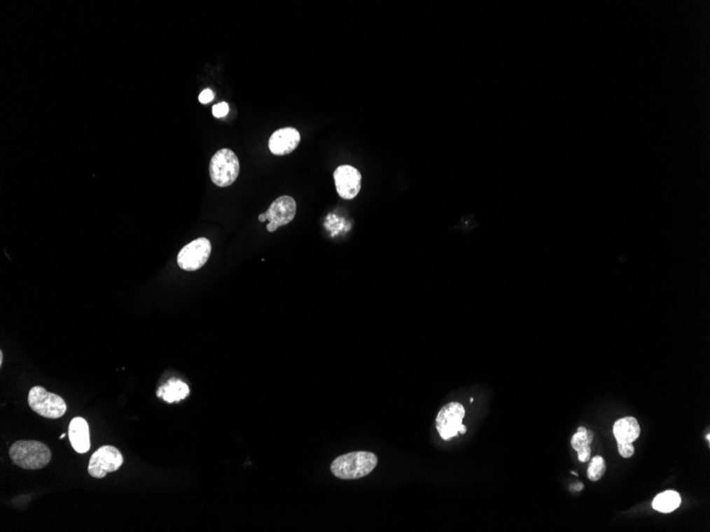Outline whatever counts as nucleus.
<instances>
[{"mask_svg": "<svg viewBox=\"0 0 710 532\" xmlns=\"http://www.w3.org/2000/svg\"><path fill=\"white\" fill-rule=\"evenodd\" d=\"M4 363V354L3 352H0V365H3Z\"/></svg>", "mask_w": 710, "mask_h": 532, "instance_id": "obj_21", "label": "nucleus"}, {"mask_svg": "<svg viewBox=\"0 0 710 532\" xmlns=\"http://www.w3.org/2000/svg\"><path fill=\"white\" fill-rule=\"evenodd\" d=\"M229 110L230 108L228 104H225V102H221V104H217L213 106V115H214V117H216V118H221V117H225V115L229 113Z\"/></svg>", "mask_w": 710, "mask_h": 532, "instance_id": "obj_18", "label": "nucleus"}, {"mask_svg": "<svg viewBox=\"0 0 710 532\" xmlns=\"http://www.w3.org/2000/svg\"><path fill=\"white\" fill-rule=\"evenodd\" d=\"M12 462L25 470H41L49 464L51 451L47 445L39 441H18L10 447Z\"/></svg>", "mask_w": 710, "mask_h": 532, "instance_id": "obj_2", "label": "nucleus"}, {"mask_svg": "<svg viewBox=\"0 0 710 532\" xmlns=\"http://www.w3.org/2000/svg\"><path fill=\"white\" fill-rule=\"evenodd\" d=\"M682 503V498L675 491H664L654 498L652 506L658 512L670 513L676 510Z\"/></svg>", "mask_w": 710, "mask_h": 532, "instance_id": "obj_15", "label": "nucleus"}, {"mask_svg": "<svg viewBox=\"0 0 710 532\" xmlns=\"http://www.w3.org/2000/svg\"><path fill=\"white\" fill-rule=\"evenodd\" d=\"M297 213V203L295 199L289 196L279 197L270 205L266 213L258 216V221L265 223L270 221L267 231L270 233L277 231L280 227L288 225L293 220Z\"/></svg>", "mask_w": 710, "mask_h": 532, "instance_id": "obj_5", "label": "nucleus"}, {"mask_svg": "<svg viewBox=\"0 0 710 532\" xmlns=\"http://www.w3.org/2000/svg\"><path fill=\"white\" fill-rule=\"evenodd\" d=\"M213 99H214V92H213L212 90H209V88L208 90H203L200 95H199V102L203 104H209V102H212Z\"/></svg>", "mask_w": 710, "mask_h": 532, "instance_id": "obj_19", "label": "nucleus"}, {"mask_svg": "<svg viewBox=\"0 0 710 532\" xmlns=\"http://www.w3.org/2000/svg\"><path fill=\"white\" fill-rule=\"evenodd\" d=\"M613 435L618 443H633L640 435L639 423L632 416L620 419L613 425Z\"/></svg>", "mask_w": 710, "mask_h": 532, "instance_id": "obj_12", "label": "nucleus"}, {"mask_svg": "<svg viewBox=\"0 0 710 532\" xmlns=\"http://www.w3.org/2000/svg\"><path fill=\"white\" fill-rule=\"evenodd\" d=\"M69 438L71 447L77 453L85 454L91 449L90 427L83 418H75L71 421Z\"/></svg>", "mask_w": 710, "mask_h": 532, "instance_id": "obj_11", "label": "nucleus"}, {"mask_svg": "<svg viewBox=\"0 0 710 532\" xmlns=\"http://www.w3.org/2000/svg\"><path fill=\"white\" fill-rule=\"evenodd\" d=\"M377 464L375 454L354 451L336 458L331 464V472L340 479H360L369 475Z\"/></svg>", "mask_w": 710, "mask_h": 532, "instance_id": "obj_1", "label": "nucleus"}, {"mask_svg": "<svg viewBox=\"0 0 710 532\" xmlns=\"http://www.w3.org/2000/svg\"><path fill=\"white\" fill-rule=\"evenodd\" d=\"M594 433L585 427H578V431L572 437L571 445L578 451V458L580 462H587L590 459V444L594 441Z\"/></svg>", "mask_w": 710, "mask_h": 532, "instance_id": "obj_14", "label": "nucleus"}, {"mask_svg": "<svg viewBox=\"0 0 710 532\" xmlns=\"http://www.w3.org/2000/svg\"><path fill=\"white\" fill-rule=\"evenodd\" d=\"M301 135L299 131L295 128L279 129L274 131L268 141V147L270 152L274 155H287L295 151V148L300 144Z\"/></svg>", "mask_w": 710, "mask_h": 532, "instance_id": "obj_10", "label": "nucleus"}, {"mask_svg": "<svg viewBox=\"0 0 710 532\" xmlns=\"http://www.w3.org/2000/svg\"><path fill=\"white\" fill-rule=\"evenodd\" d=\"M28 404L36 414L46 419L61 418L67 414V405L57 394L47 391L41 386L32 388L29 392Z\"/></svg>", "mask_w": 710, "mask_h": 532, "instance_id": "obj_4", "label": "nucleus"}, {"mask_svg": "<svg viewBox=\"0 0 710 532\" xmlns=\"http://www.w3.org/2000/svg\"><path fill=\"white\" fill-rule=\"evenodd\" d=\"M211 253L212 244L210 240L204 237L197 238L182 248L176 262L182 270L196 271L207 264Z\"/></svg>", "mask_w": 710, "mask_h": 532, "instance_id": "obj_6", "label": "nucleus"}, {"mask_svg": "<svg viewBox=\"0 0 710 532\" xmlns=\"http://www.w3.org/2000/svg\"><path fill=\"white\" fill-rule=\"evenodd\" d=\"M188 394H190V388L186 383L179 381V379H172L158 390L157 396L163 398L165 402L172 404V402L184 400L188 398Z\"/></svg>", "mask_w": 710, "mask_h": 532, "instance_id": "obj_13", "label": "nucleus"}, {"mask_svg": "<svg viewBox=\"0 0 710 532\" xmlns=\"http://www.w3.org/2000/svg\"><path fill=\"white\" fill-rule=\"evenodd\" d=\"M124 463V457L116 447L111 445L98 449L88 463V474L94 478L106 477V474L117 471Z\"/></svg>", "mask_w": 710, "mask_h": 532, "instance_id": "obj_7", "label": "nucleus"}, {"mask_svg": "<svg viewBox=\"0 0 710 532\" xmlns=\"http://www.w3.org/2000/svg\"><path fill=\"white\" fill-rule=\"evenodd\" d=\"M618 451L623 458H631L635 453V449L632 443H618Z\"/></svg>", "mask_w": 710, "mask_h": 532, "instance_id": "obj_17", "label": "nucleus"}, {"mask_svg": "<svg viewBox=\"0 0 710 532\" xmlns=\"http://www.w3.org/2000/svg\"><path fill=\"white\" fill-rule=\"evenodd\" d=\"M239 161L232 150H218L210 162V176L218 187H228L235 182L239 174Z\"/></svg>", "mask_w": 710, "mask_h": 532, "instance_id": "obj_3", "label": "nucleus"}, {"mask_svg": "<svg viewBox=\"0 0 710 532\" xmlns=\"http://www.w3.org/2000/svg\"><path fill=\"white\" fill-rule=\"evenodd\" d=\"M336 192L344 200H352L358 196L362 187V174L356 168L342 165L334 172Z\"/></svg>", "mask_w": 710, "mask_h": 532, "instance_id": "obj_9", "label": "nucleus"}, {"mask_svg": "<svg viewBox=\"0 0 710 532\" xmlns=\"http://www.w3.org/2000/svg\"><path fill=\"white\" fill-rule=\"evenodd\" d=\"M466 431H467V428H466L465 425L461 424V427H459V433H465Z\"/></svg>", "mask_w": 710, "mask_h": 532, "instance_id": "obj_20", "label": "nucleus"}, {"mask_svg": "<svg viewBox=\"0 0 710 532\" xmlns=\"http://www.w3.org/2000/svg\"><path fill=\"white\" fill-rule=\"evenodd\" d=\"M465 408L459 402H449L438 412L436 418V428L443 440H451L459 433V427L463 424Z\"/></svg>", "mask_w": 710, "mask_h": 532, "instance_id": "obj_8", "label": "nucleus"}, {"mask_svg": "<svg viewBox=\"0 0 710 532\" xmlns=\"http://www.w3.org/2000/svg\"><path fill=\"white\" fill-rule=\"evenodd\" d=\"M605 472H606V463H605L604 458L596 456L589 464L587 475L591 482H598L604 476Z\"/></svg>", "mask_w": 710, "mask_h": 532, "instance_id": "obj_16", "label": "nucleus"}, {"mask_svg": "<svg viewBox=\"0 0 710 532\" xmlns=\"http://www.w3.org/2000/svg\"><path fill=\"white\" fill-rule=\"evenodd\" d=\"M65 435H67V433H62V435H61V437H60L61 440H62V439H64Z\"/></svg>", "mask_w": 710, "mask_h": 532, "instance_id": "obj_22", "label": "nucleus"}]
</instances>
